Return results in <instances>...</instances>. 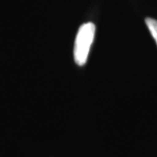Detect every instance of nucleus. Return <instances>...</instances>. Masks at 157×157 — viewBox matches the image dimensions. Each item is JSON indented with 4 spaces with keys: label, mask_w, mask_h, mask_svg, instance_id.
Here are the masks:
<instances>
[{
    "label": "nucleus",
    "mask_w": 157,
    "mask_h": 157,
    "mask_svg": "<svg viewBox=\"0 0 157 157\" xmlns=\"http://www.w3.org/2000/svg\"><path fill=\"white\" fill-rule=\"evenodd\" d=\"M95 25L92 23H87L82 25L78 31L76 42H75L74 57L76 63L80 67L87 62L91 45L95 36Z\"/></svg>",
    "instance_id": "nucleus-1"
},
{
    "label": "nucleus",
    "mask_w": 157,
    "mask_h": 157,
    "mask_svg": "<svg viewBox=\"0 0 157 157\" xmlns=\"http://www.w3.org/2000/svg\"><path fill=\"white\" fill-rule=\"evenodd\" d=\"M145 21H146L147 27H148V29L150 31V33H151V35L153 37V39L155 40L156 45H157V20L147 17Z\"/></svg>",
    "instance_id": "nucleus-2"
}]
</instances>
